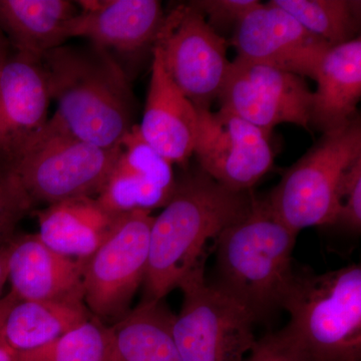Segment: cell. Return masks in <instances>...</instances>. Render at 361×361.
I'll return each instance as SVG.
<instances>
[{
    "label": "cell",
    "instance_id": "cell-5",
    "mask_svg": "<svg viewBox=\"0 0 361 361\" xmlns=\"http://www.w3.org/2000/svg\"><path fill=\"white\" fill-rule=\"evenodd\" d=\"M360 159L361 123L356 118L341 129L324 133L285 171L265 200L278 219L297 234L308 227L334 225L342 180Z\"/></svg>",
    "mask_w": 361,
    "mask_h": 361
},
{
    "label": "cell",
    "instance_id": "cell-12",
    "mask_svg": "<svg viewBox=\"0 0 361 361\" xmlns=\"http://www.w3.org/2000/svg\"><path fill=\"white\" fill-rule=\"evenodd\" d=\"M237 58L314 80L330 49L272 0L250 11L233 33Z\"/></svg>",
    "mask_w": 361,
    "mask_h": 361
},
{
    "label": "cell",
    "instance_id": "cell-20",
    "mask_svg": "<svg viewBox=\"0 0 361 361\" xmlns=\"http://www.w3.org/2000/svg\"><path fill=\"white\" fill-rule=\"evenodd\" d=\"M78 11L68 0H0V30L16 51L40 56L65 44Z\"/></svg>",
    "mask_w": 361,
    "mask_h": 361
},
{
    "label": "cell",
    "instance_id": "cell-11",
    "mask_svg": "<svg viewBox=\"0 0 361 361\" xmlns=\"http://www.w3.org/2000/svg\"><path fill=\"white\" fill-rule=\"evenodd\" d=\"M198 113L193 154L202 171L226 189L250 191L274 163L269 132L229 111Z\"/></svg>",
    "mask_w": 361,
    "mask_h": 361
},
{
    "label": "cell",
    "instance_id": "cell-23",
    "mask_svg": "<svg viewBox=\"0 0 361 361\" xmlns=\"http://www.w3.org/2000/svg\"><path fill=\"white\" fill-rule=\"evenodd\" d=\"M329 47L360 37L361 2L356 0H272Z\"/></svg>",
    "mask_w": 361,
    "mask_h": 361
},
{
    "label": "cell",
    "instance_id": "cell-14",
    "mask_svg": "<svg viewBox=\"0 0 361 361\" xmlns=\"http://www.w3.org/2000/svg\"><path fill=\"white\" fill-rule=\"evenodd\" d=\"M120 148L97 200L118 214L164 208L177 187L173 164L145 142L137 125L123 137Z\"/></svg>",
    "mask_w": 361,
    "mask_h": 361
},
{
    "label": "cell",
    "instance_id": "cell-28",
    "mask_svg": "<svg viewBox=\"0 0 361 361\" xmlns=\"http://www.w3.org/2000/svg\"><path fill=\"white\" fill-rule=\"evenodd\" d=\"M334 225L350 233L361 230V159L348 169L338 194V212Z\"/></svg>",
    "mask_w": 361,
    "mask_h": 361
},
{
    "label": "cell",
    "instance_id": "cell-17",
    "mask_svg": "<svg viewBox=\"0 0 361 361\" xmlns=\"http://www.w3.org/2000/svg\"><path fill=\"white\" fill-rule=\"evenodd\" d=\"M199 113L164 68L153 49L151 80L141 125L145 142L172 164H185L194 153Z\"/></svg>",
    "mask_w": 361,
    "mask_h": 361
},
{
    "label": "cell",
    "instance_id": "cell-3",
    "mask_svg": "<svg viewBox=\"0 0 361 361\" xmlns=\"http://www.w3.org/2000/svg\"><path fill=\"white\" fill-rule=\"evenodd\" d=\"M297 235L278 219L265 199L252 194L247 212L217 240L216 285L245 306L256 322L282 308L295 276L292 255Z\"/></svg>",
    "mask_w": 361,
    "mask_h": 361
},
{
    "label": "cell",
    "instance_id": "cell-27",
    "mask_svg": "<svg viewBox=\"0 0 361 361\" xmlns=\"http://www.w3.org/2000/svg\"><path fill=\"white\" fill-rule=\"evenodd\" d=\"M190 4L205 18L218 35L230 28L236 30L242 20L260 6L258 0H196Z\"/></svg>",
    "mask_w": 361,
    "mask_h": 361
},
{
    "label": "cell",
    "instance_id": "cell-8",
    "mask_svg": "<svg viewBox=\"0 0 361 361\" xmlns=\"http://www.w3.org/2000/svg\"><path fill=\"white\" fill-rule=\"evenodd\" d=\"M227 44L188 4L165 13L153 49L183 94L198 110H211L231 63L227 59Z\"/></svg>",
    "mask_w": 361,
    "mask_h": 361
},
{
    "label": "cell",
    "instance_id": "cell-7",
    "mask_svg": "<svg viewBox=\"0 0 361 361\" xmlns=\"http://www.w3.org/2000/svg\"><path fill=\"white\" fill-rule=\"evenodd\" d=\"M172 332L182 361H243L255 343V318L205 276L187 280Z\"/></svg>",
    "mask_w": 361,
    "mask_h": 361
},
{
    "label": "cell",
    "instance_id": "cell-29",
    "mask_svg": "<svg viewBox=\"0 0 361 361\" xmlns=\"http://www.w3.org/2000/svg\"><path fill=\"white\" fill-rule=\"evenodd\" d=\"M18 300V297L14 295L11 291L7 293L6 296L0 298V330H1L2 324H4L7 313L9 312L11 308L13 307L14 303Z\"/></svg>",
    "mask_w": 361,
    "mask_h": 361
},
{
    "label": "cell",
    "instance_id": "cell-9",
    "mask_svg": "<svg viewBox=\"0 0 361 361\" xmlns=\"http://www.w3.org/2000/svg\"><path fill=\"white\" fill-rule=\"evenodd\" d=\"M153 216L145 211L123 214L106 241L84 261V300L103 320L122 319L144 282Z\"/></svg>",
    "mask_w": 361,
    "mask_h": 361
},
{
    "label": "cell",
    "instance_id": "cell-19",
    "mask_svg": "<svg viewBox=\"0 0 361 361\" xmlns=\"http://www.w3.org/2000/svg\"><path fill=\"white\" fill-rule=\"evenodd\" d=\"M310 126L323 134L353 122L361 97V39L330 47L316 71Z\"/></svg>",
    "mask_w": 361,
    "mask_h": 361
},
{
    "label": "cell",
    "instance_id": "cell-6",
    "mask_svg": "<svg viewBox=\"0 0 361 361\" xmlns=\"http://www.w3.org/2000/svg\"><path fill=\"white\" fill-rule=\"evenodd\" d=\"M82 141L49 120L13 170L33 205L99 194L120 154Z\"/></svg>",
    "mask_w": 361,
    "mask_h": 361
},
{
    "label": "cell",
    "instance_id": "cell-16",
    "mask_svg": "<svg viewBox=\"0 0 361 361\" xmlns=\"http://www.w3.org/2000/svg\"><path fill=\"white\" fill-rule=\"evenodd\" d=\"M4 245L11 291L18 300H84V261L61 255L37 234L14 235Z\"/></svg>",
    "mask_w": 361,
    "mask_h": 361
},
{
    "label": "cell",
    "instance_id": "cell-21",
    "mask_svg": "<svg viewBox=\"0 0 361 361\" xmlns=\"http://www.w3.org/2000/svg\"><path fill=\"white\" fill-rule=\"evenodd\" d=\"M82 299L18 300L7 313L0 341L13 353L42 348L92 317Z\"/></svg>",
    "mask_w": 361,
    "mask_h": 361
},
{
    "label": "cell",
    "instance_id": "cell-32",
    "mask_svg": "<svg viewBox=\"0 0 361 361\" xmlns=\"http://www.w3.org/2000/svg\"><path fill=\"white\" fill-rule=\"evenodd\" d=\"M0 361H14L13 351L0 341Z\"/></svg>",
    "mask_w": 361,
    "mask_h": 361
},
{
    "label": "cell",
    "instance_id": "cell-30",
    "mask_svg": "<svg viewBox=\"0 0 361 361\" xmlns=\"http://www.w3.org/2000/svg\"><path fill=\"white\" fill-rule=\"evenodd\" d=\"M8 281L7 275V255L6 245L0 246V294L4 285Z\"/></svg>",
    "mask_w": 361,
    "mask_h": 361
},
{
    "label": "cell",
    "instance_id": "cell-26",
    "mask_svg": "<svg viewBox=\"0 0 361 361\" xmlns=\"http://www.w3.org/2000/svg\"><path fill=\"white\" fill-rule=\"evenodd\" d=\"M243 361H313L290 324L270 332L253 344Z\"/></svg>",
    "mask_w": 361,
    "mask_h": 361
},
{
    "label": "cell",
    "instance_id": "cell-2",
    "mask_svg": "<svg viewBox=\"0 0 361 361\" xmlns=\"http://www.w3.org/2000/svg\"><path fill=\"white\" fill-rule=\"evenodd\" d=\"M61 130L102 148L120 146L134 127L129 80L111 52L90 44L61 45L39 56Z\"/></svg>",
    "mask_w": 361,
    "mask_h": 361
},
{
    "label": "cell",
    "instance_id": "cell-15",
    "mask_svg": "<svg viewBox=\"0 0 361 361\" xmlns=\"http://www.w3.org/2000/svg\"><path fill=\"white\" fill-rule=\"evenodd\" d=\"M80 11L68 25V39L82 37L106 51L135 54L151 45L165 13L158 0L77 1Z\"/></svg>",
    "mask_w": 361,
    "mask_h": 361
},
{
    "label": "cell",
    "instance_id": "cell-1",
    "mask_svg": "<svg viewBox=\"0 0 361 361\" xmlns=\"http://www.w3.org/2000/svg\"><path fill=\"white\" fill-rule=\"evenodd\" d=\"M252 194L226 189L203 171L178 180L149 232L144 300L164 297L187 280L205 276L210 244L247 212Z\"/></svg>",
    "mask_w": 361,
    "mask_h": 361
},
{
    "label": "cell",
    "instance_id": "cell-4",
    "mask_svg": "<svg viewBox=\"0 0 361 361\" xmlns=\"http://www.w3.org/2000/svg\"><path fill=\"white\" fill-rule=\"evenodd\" d=\"M282 308L313 361H360V264L295 274Z\"/></svg>",
    "mask_w": 361,
    "mask_h": 361
},
{
    "label": "cell",
    "instance_id": "cell-22",
    "mask_svg": "<svg viewBox=\"0 0 361 361\" xmlns=\"http://www.w3.org/2000/svg\"><path fill=\"white\" fill-rule=\"evenodd\" d=\"M175 316L161 300H142L111 326L109 361H182L173 337Z\"/></svg>",
    "mask_w": 361,
    "mask_h": 361
},
{
    "label": "cell",
    "instance_id": "cell-10",
    "mask_svg": "<svg viewBox=\"0 0 361 361\" xmlns=\"http://www.w3.org/2000/svg\"><path fill=\"white\" fill-rule=\"evenodd\" d=\"M218 101L220 110L271 132L281 123L310 129L313 92L305 78L236 58Z\"/></svg>",
    "mask_w": 361,
    "mask_h": 361
},
{
    "label": "cell",
    "instance_id": "cell-25",
    "mask_svg": "<svg viewBox=\"0 0 361 361\" xmlns=\"http://www.w3.org/2000/svg\"><path fill=\"white\" fill-rule=\"evenodd\" d=\"M33 206L13 168L0 163V246L13 238L16 226Z\"/></svg>",
    "mask_w": 361,
    "mask_h": 361
},
{
    "label": "cell",
    "instance_id": "cell-24",
    "mask_svg": "<svg viewBox=\"0 0 361 361\" xmlns=\"http://www.w3.org/2000/svg\"><path fill=\"white\" fill-rule=\"evenodd\" d=\"M111 329L92 316L42 348L13 353L14 361H109Z\"/></svg>",
    "mask_w": 361,
    "mask_h": 361
},
{
    "label": "cell",
    "instance_id": "cell-18",
    "mask_svg": "<svg viewBox=\"0 0 361 361\" xmlns=\"http://www.w3.org/2000/svg\"><path fill=\"white\" fill-rule=\"evenodd\" d=\"M122 215L94 197H77L37 211V235L61 255L85 261L110 236Z\"/></svg>",
    "mask_w": 361,
    "mask_h": 361
},
{
    "label": "cell",
    "instance_id": "cell-13",
    "mask_svg": "<svg viewBox=\"0 0 361 361\" xmlns=\"http://www.w3.org/2000/svg\"><path fill=\"white\" fill-rule=\"evenodd\" d=\"M51 101L39 56L11 49L0 71V163L13 167L37 141Z\"/></svg>",
    "mask_w": 361,
    "mask_h": 361
},
{
    "label": "cell",
    "instance_id": "cell-31",
    "mask_svg": "<svg viewBox=\"0 0 361 361\" xmlns=\"http://www.w3.org/2000/svg\"><path fill=\"white\" fill-rule=\"evenodd\" d=\"M11 51V45L9 44L6 35L0 30V71H1L2 66H4V61H6Z\"/></svg>",
    "mask_w": 361,
    "mask_h": 361
}]
</instances>
